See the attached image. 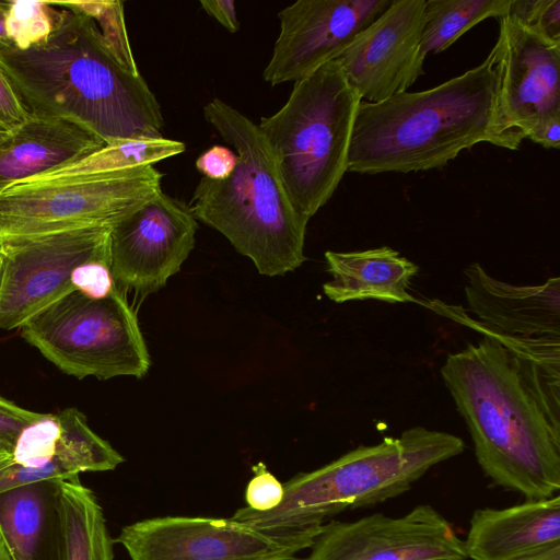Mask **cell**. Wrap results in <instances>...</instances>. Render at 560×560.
<instances>
[{
  "label": "cell",
  "instance_id": "obj_16",
  "mask_svg": "<svg viewBox=\"0 0 560 560\" xmlns=\"http://www.w3.org/2000/svg\"><path fill=\"white\" fill-rule=\"evenodd\" d=\"M464 547L472 560H560L559 494L476 510Z\"/></svg>",
  "mask_w": 560,
  "mask_h": 560
},
{
  "label": "cell",
  "instance_id": "obj_30",
  "mask_svg": "<svg viewBox=\"0 0 560 560\" xmlns=\"http://www.w3.org/2000/svg\"><path fill=\"white\" fill-rule=\"evenodd\" d=\"M30 116V112L0 65V133H10L23 125Z\"/></svg>",
  "mask_w": 560,
  "mask_h": 560
},
{
  "label": "cell",
  "instance_id": "obj_28",
  "mask_svg": "<svg viewBox=\"0 0 560 560\" xmlns=\"http://www.w3.org/2000/svg\"><path fill=\"white\" fill-rule=\"evenodd\" d=\"M508 14L560 39V0H511Z\"/></svg>",
  "mask_w": 560,
  "mask_h": 560
},
{
  "label": "cell",
  "instance_id": "obj_13",
  "mask_svg": "<svg viewBox=\"0 0 560 560\" xmlns=\"http://www.w3.org/2000/svg\"><path fill=\"white\" fill-rule=\"evenodd\" d=\"M466 560L464 540L433 506L399 517L375 513L324 526L303 560Z\"/></svg>",
  "mask_w": 560,
  "mask_h": 560
},
{
  "label": "cell",
  "instance_id": "obj_26",
  "mask_svg": "<svg viewBox=\"0 0 560 560\" xmlns=\"http://www.w3.org/2000/svg\"><path fill=\"white\" fill-rule=\"evenodd\" d=\"M50 5L90 16L114 58L128 71L139 73L129 45L121 1H47Z\"/></svg>",
  "mask_w": 560,
  "mask_h": 560
},
{
  "label": "cell",
  "instance_id": "obj_19",
  "mask_svg": "<svg viewBox=\"0 0 560 560\" xmlns=\"http://www.w3.org/2000/svg\"><path fill=\"white\" fill-rule=\"evenodd\" d=\"M106 143L65 118L33 116L0 139V194L30 178L75 162Z\"/></svg>",
  "mask_w": 560,
  "mask_h": 560
},
{
  "label": "cell",
  "instance_id": "obj_25",
  "mask_svg": "<svg viewBox=\"0 0 560 560\" xmlns=\"http://www.w3.org/2000/svg\"><path fill=\"white\" fill-rule=\"evenodd\" d=\"M511 0H425L421 35L423 54H439L488 18H502Z\"/></svg>",
  "mask_w": 560,
  "mask_h": 560
},
{
  "label": "cell",
  "instance_id": "obj_33",
  "mask_svg": "<svg viewBox=\"0 0 560 560\" xmlns=\"http://www.w3.org/2000/svg\"><path fill=\"white\" fill-rule=\"evenodd\" d=\"M200 4L210 16L215 19L229 32L235 33L240 30L234 0H202Z\"/></svg>",
  "mask_w": 560,
  "mask_h": 560
},
{
  "label": "cell",
  "instance_id": "obj_1",
  "mask_svg": "<svg viewBox=\"0 0 560 560\" xmlns=\"http://www.w3.org/2000/svg\"><path fill=\"white\" fill-rule=\"evenodd\" d=\"M0 65L33 116L75 121L105 143L163 137L155 95L114 58L90 16L58 10L43 43L26 50L0 45Z\"/></svg>",
  "mask_w": 560,
  "mask_h": 560
},
{
  "label": "cell",
  "instance_id": "obj_9",
  "mask_svg": "<svg viewBox=\"0 0 560 560\" xmlns=\"http://www.w3.org/2000/svg\"><path fill=\"white\" fill-rule=\"evenodd\" d=\"M324 526L258 528L232 518L164 516L125 526L116 541L131 560H292Z\"/></svg>",
  "mask_w": 560,
  "mask_h": 560
},
{
  "label": "cell",
  "instance_id": "obj_38",
  "mask_svg": "<svg viewBox=\"0 0 560 560\" xmlns=\"http://www.w3.org/2000/svg\"><path fill=\"white\" fill-rule=\"evenodd\" d=\"M431 560H455V559H431Z\"/></svg>",
  "mask_w": 560,
  "mask_h": 560
},
{
  "label": "cell",
  "instance_id": "obj_11",
  "mask_svg": "<svg viewBox=\"0 0 560 560\" xmlns=\"http://www.w3.org/2000/svg\"><path fill=\"white\" fill-rule=\"evenodd\" d=\"M498 73V109L504 127L529 138L560 119V39L505 14L490 51Z\"/></svg>",
  "mask_w": 560,
  "mask_h": 560
},
{
  "label": "cell",
  "instance_id": "obj_14",
  "mask_svg": "<svg viewBox=\"0 0 560 560\" xmlns=\"http://www.w3.org/2000/svg\"><path fill=\"white\" fill-rule=\"evenodd\" d=\"M424 8L425 0H394L338 54L335 60L362 101L387 100L423 74Z\"/></svg>",
  "mask_w": 560,
  "mask_h": 560
},
{
  "label": "cell",
  "instance_id": "obj_34",
  "mask_svg": "<svg viewBox=\"0 0 560 560\" xmlns=\"http://www.w3.org/2000/svg\"><path fill=\"white\" fill-rule=\"evenodd\" d=\"M528 139L546 149H558L560 145V119H553Z\"/></svg>",
  "mask_w": 560,
  "mask_h": 560
},
{
  "label": "cell",
  "instance_id": "obj_32",
  "mask_svg": "<svg viewBox=\"0 0 560 560\" xmlns=\"http://www.w3.org/2000/svg\"><path fill=\"white\" fill-rule=\"evenodd\" d=\"M237 154L234 150L215 144L205 151L196 160V168L203 177L211 180H224L235 170Z\"/></svg>",
  "mask_w": 560,
  "mask_h": 560
},
{
  "label": "cell",
  "instance_id": "obj_39",
  "mask_svg": "<svg viewBox=\"0 0 560 560\" xmlns=\"http://www.w3.org/2000/svg\"><path fill=\"white\" fill-rule=\"evenodd\" d=\"M0 268H1V262H0Z\"/></svg>",
  "mask_w": 560,
  "mask_h": 560
},
{
  "label": "cell",
  "instance_id": "obj_29",
  "mask_svg": "<svg viewBox=\"0 0 560 560\" xmlns=\"http://www.w3.org/2000/svg\"><path fill=\"white\" fill-rule=\"evenodd\" d=\"M253 471L254 477L247 483L245 491L247 506L258 512L277 508L283 499V485L261 462L253 466Z\"/></svg>",
  "mask_w": 560,
  "mask_h": 560
},
{
  "label": "cell",
  "instance_id": "obj_36",
  "mask_svg": "<svg viewBox=\"0 0 560 560\" xmlns=\"http://www.w3.org/2000/svg\"><path fill=\"white\" fill-rule=\"evenodd\" d=\"M0 560H13L8 546L3 539V536L0 532Z\"/></svg>",
  "mask_w": 560,
  "mask_h": 560
},
{
  "label": "cell",
  "instance_id": "obj_35",
  "mask_svg": "<svg viewBox=\"0 0 560 560\" xmlns=\"http://www.w3.org/2000/svg\"><path fill=\"white\" fill-rule=\"evenodd\" d=\"M9 8V1H0V45L9 46L12 45L7 36L5 20Z\"/></svg>",
  "mask_w": 560,
  "mask_h": 560
},
{
  "label": "cell",
  "instance_id": "obj_5",
  "mask_svg": "<svg viewBox=\"0 0 560 560\" xmlns=\"http://www.w3.org/2000/svg\"><path fill=\"white\" fill-rule=\"evenodd\" d=\"M465 450L452 433L416 425L397 438L359 446L283 485L281 503L267 512L248 506L231 517L258 528L324 524L346 510L372 506L407 492L432 467Z\"/></svg>",
  "mask_w": 560,
  "mask_h": 560
},
{
  "label": "cell",
  "instance_id": "obj_12",
  "mask_svg": "<svg viewBox=\"0 0 560 560\" xmlns=\"http://www.w3.org/2000/svg\"><path fill=\"white\" fill-rule=\"evenodd\" d=\"M197 230L189 206L160 190L110 229L116 284L141 295L165 287L191 253Z\"/></svg>",
  "mask_w": 560,
  "mask_h": 560
},
{
  "label": "cell",
  "instance_id": "obj_10",
  "mask_svg": "<svg viewBox=\"0 0 560 560\" xmlns=\"http://www.w3.org/2000/svg\"><path fill=\"white\" fill-rule=\"evenodd\" d=\"M110 229L96 225L0 238V328H20L74 290L72 279L82 265L110 259Z\"/></svg>",
  "mask_w": 560,
  "mask_h": 560
},
{
  "label": "cell",
  "instance_id": "obj_2",
  "mask_svg": "<svg viewBox=\"0 0 560 560\" xmlns=\"http://www.w3.org/2000/svg\"><path fill=\"white\" fill-rule=\"evenodd\" d=\"M440 372L483 474L527 500L559 494L560 424L546 413L506 349L483 336L450 353Z\"/></svg>",
  "mask_w": 560,
  "mask_h": 560
},
{
  "label": "cell",
  "instance_id": "obj_6",
  "mask_svg": "<svg viewBox=\"0 0 560 560\" xmlns=\"http://www.w3.org/2000/svg\"><path fill=\"white\" fill-rule=\"evenodd\" d=\"M361 101L339 62L331 60L294 82L285 104L257 125L293 208L307 220L347 172Z\"/></svg>",
  "mask_w": 560,
  "mask_h": 560
},
{
  "label": "cell",
  "instance_id": "obj_22",
  "mask_svg": "<svg viewBox=\"0 0 560 560\" xmlns=\"http://www.w3.org/2000/svg\"><path fill=\"white\" fill-rule=\"evenodd\" d=\"M58 560H113L103 510L79 476L57 480L52 492Z\"/></svg>",
  "mask_w": 560,
  "mask_h": 560
},
{
  "label": "cell",
  "instance_id": "obj_21",
  "mask_svg": "<svg viewBox=\"0 0 560 560\" xmlns=\"http://www.w3.org/2000/svg\"><path fill=\"white\" fill-rule=\"evenodd\" d=\"M425 306L456 323L497 340L517 364L524 382L550 419L560 424V338L526 337L495 329L469 316L460 306L439 300Z\"/></svg>",
  "mask_w": 560,
  "mask_h": 560
},
{
  "label": "cell",
  "instance_id": "obj_4",
  "mask_svg": "<svg viewBox=\"0 0 560 560\" xmlns=\"http://www.w3.org/2000/svg\"><path fill=\"white\" fill-rule=\"evenodd\" d=\"M203 115L234 149L237 164L224 180L201 177L190 210L248 257L260 275L294 271L306 259L310 220L293 208L257 124L219 98L205 105Z\"/></svg>",
  "mask_w": 560,
  "mask_h": 560
},
{
  "label": "cell",
  "instance_id": "obj_3",
  "mask_svg": "<svg viewBox=\"0 0 560 560\" xmlns=\"http://www.w3.org/2000/svg\"><path fill=\"white\" fill-rule=\"evenodd\" d=\"M498 109V73L490 52L476 68L421 92L361 101L347 172L409 173L441 168L480 142L517 150Z\"/></svg>",
  "mask_w": 560,
  "mask_h": 560
},
{
  "label": "cell",
  "instance_id": "obj_17",
  "mask_svg": "<svg viewBox=\"0 0 560 560\" xmlns=\"http://www.w3.org/2000/svg\"><path fill=\"white\" fill-rule=\"evenodd\" d=\"M12 463L48 471L55 479H68L88 471L115 469L125 459L89 427L77 408L43 413L19 435Z\"/></svg>",
  "mask_w": 560,
  "mask_h": 560
},
{
  "label": "cell",
  "instance_id": "obj_20",
  "mask_svg": "<svg viewBox=\"0 0 560 560\" xmlns=\"http://www.w3.org/2000/svg\"><path fill=\"white\" fill-rule=\"evenodd\" d=\"M331 280L323 285L325 295L335 303L377 300L418 303L409 293L411 279L419 266L399 252L381 246L364 250L325 253Z\"/></svg>",
  "mask_w": 560,
  "mask_h": 560
},
{
  "label": "cell",
  "instance_id": "obj_7",
  "mask_svg": "<svg viewBox=\"0 0 560 560\" xmlns=\"http://www.w3.org/2000/svg\"><path fill=\"white\" fill-rule=\"evenodd\" d=\"M20 328L23 339L79 380L141 378L151 365L137 314L120 288L104 298L73 290Z\"/></svg>",
  "mask_w": 560,
  "mask_h": 560
},
{
  "label": "cell",
  "instance_id": "obj_37",
  "mask_svg": "<svg viewBox=\"0 0 560 560\" xmlns=\"http://www.w3.org/2000/svg\"><path fill=\"white\" fill-rule=\"evenodd\" d=\"M12 447L0 442V464L7 462L11 457Z\"/></svg>",
  "mask_w": 560,
  "mask_h": 560
},
{
  "label": "cell",
  "instance_id": "obj_24",
  "mask_svg": "<svg viewBox=\"0 0 560 560\" xmlns=\"http://www.w3.org/2000/svg\"><path fill=\"white\" fill-rule=\"evenodd\" d=\"M184 151L185 144L183 142L164 137L119 139L106 143L102 149L81 160L68 163L23 183L65 182L129 167L154 165Z\"/></svg>",
  "mask_w": 560,
  "mask_h": 560
},
{
  "label": "cell",
  "instance_id": "obj_15",
  "mask_svg": "<svg viewBox=\"0 0 560 560\" xmlns=\"http://www.w3.org/2000/svg\"><path fill=\"white\" fill-rule=\"evenodd\" d=\"M394 0H299L279 13L280 33L264 70L271 85L302 80L335 60Z\"/></svg>",
  "mask_w": 560,
  "mask_h": 560
},
{
  "label": "cell",
  "instance_id": "obj_8",
  "mask_svg": "<svg viewBox=\"0 0 560 560\" xmlns=\"http://www.w3.org/2000/svg\"><path fill=\"white\" fill-rule=\"evenodd\" d=\"M153 165L65 182L16 184L0 194V238L113 226L161 188Z\"/></svg>",
  "mask_w": 560,
  "mask_h": 560
},
{
  "label": "cell",
  "instance_id": "obj_27",
  "mask_svg": "<svg viewBox=\"0 0 560 560\" xmlns=\"http://www.w3.org/2000/svg\"><path fill=\"white\" fill-rule=\"evenodd\" d=\"M57 11L47 1H9L5 31L10 43L26 50L46 40L55 28Z\"/></svg>",
  "mask_w": 560,
  "mask_h": 560
},
{
  "label": "cell",
  "instance_id": "obj_23",
  "mask_svg": "<svg viewBox=\"0 0 560 560\" xmlns=\"http://www.w3.org/2000/svg\"><path fill=\"white\" fill-rule=\"evenodd\" d=\"M57 480L0 492V532L13 560H36Z\"/></svg>",
  "mask_w": 560,
  "mask_h": 560
},
{
  "label": "cell",
  "instance_id": "obj_18",
  "mask_svg": "<svg viewBox=\"0 0 560 560\" xmlns=\"http://www.w3.org/2000/svg\"><path fill=\"white\" fill-rule=\"evenodd\" d=\"M468 311L477 320L503 332L560 338V279L541 284H513L472 262L464 269Z\"/></svg>",
  "mask_w": 560,
  "mask_h": 560
},
{
  "label": "cell",
  "instance_id": "obj_31",
  "mask_svg": "<svg viewBox=\"0 0 560 560\" xmlns=\"http://www.w3.org/2000/svg\"><path fill=\"white\" fill-rule=\"evenodd\" d=\"M42 416L43 413L22 408L0 396V442L13 450L21 432Z\"/></svg>",
  "mask_w": 560,
  "mask_h": 560
}]
</instances>
